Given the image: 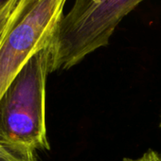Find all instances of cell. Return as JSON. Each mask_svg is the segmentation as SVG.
<instances>
[{"label": "cell", "mask_w": 161, "mask_h": 161, "mask_svg": "<svg viewBox=\"0 0 161 161\" xmlns=\"http://www.w3.org/2000/svg\"><path fill=\"white\" fill-rule=\"evenodd\" d=\"M160 128H161V119H160Z\"/></svg>", "instance_id": "ba28073f"}, {"label": "cell", "mask_w": 161, "mask_h": 161, "mask_svg": "<svg viewBox=\"0 0 161 161\" xmlns=\"http://www.w3.org/2000/svg\"><path fill=\"white\" fill-rule=\"evenodd\" d=\"M66 0H20L0 47V97L15 75L48 46Z\"/></svg>", "instance_id": "3957f363"}, {"label": "cell", "mask_w": 161, "mask_h": 161, "mask_svg": "<svg viewBox=\"0 0 161 161\" xmlns=\"http://www.w3.org/2000/svg\"><path fill=\"white\" fill-rule=\"evenodd\" d=\"M0 161H37L35 154L14 150L0 143Z\"/></svg>", "instance_id": "5b68a950"}, {"label": "cell", "mask_w": 161, "mask_h": 161, "mask_svg": "<svg viewBox=\"0 0 161 161\" xmlns=\"http://www.w3.org/2000/svg\"><path fill=\"white\" fill-rule=\"evenodd\" d=\"M144 0H75L48 44L50 72L66 70L109 44L120 21Z\"/></svg>", "instance_id": "7a4b0ae2"}, {"label": "cell", "mask_w": 161, "mask_h": 161, "mask_svg": "<svg viewBox=\"0 0 161 161\" xmlns=\"http://www.w3.org/2000/svg\"><path fill=\"white\" fill-rule=\"evenodd\" d=\"M123 161H161V153L149 150L137 158H124Z\"/></svg>", "instance_id": "8992f818"}, {"label": "cell", "mask_w": 161, "mask_h": 161, "mask_svg": "<svg viewBox=\"0 0 161 161\" xmlns=\"http://www.w3.org/2000/svg\"><path fill=\"white\" fill-rule=\"evenodd\" d=\"M20 0H9L0 7V47L4 41Z\"/></svg>", "instance_id": "277c9868"}, {"label": "cell", "mask_w": 161, "mask_h": 161, "mask_svg": "<svg viewBox=\"0 0 161 161\" xmlns=\"http://www.w3.org/2000/svg\"><path fill=\"white\" fill-rule=\"evenodd\" d=\"M7 1H9V0H0V7H1L3 4H5Z\"/></svg>", "instance_id": "52a82bcc"}, {"label": "cell", "mask_w": 161, "mask_h": 161, "mask_svg": "<svg viewBox=\"0 0 161 161\" xmlns=\"http://www.w3.org/2000/svg\"><path fill=\"white\" fill-rule=\"evenodd\" d=\"M50 49L33 55L0 97V143L34 154L49 150L46 127V82Z\"/></svg>", "instance_id": "6da1fadb"}]
</instances>
